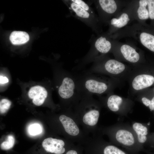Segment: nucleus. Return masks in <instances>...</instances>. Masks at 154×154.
<instances>
[{
	"label": "nucleus",
	"mask_w": 154,
	"mask_h": 154,
	"mask_svg": "<svg viewBox=\"0 0 154 154\" xmlns=\"http://www.w3.org/2000/svg\"><path fill=\"white\" fill-rule=\"evenodd\" d=\"M123 102V100L120 96L115 95L109 96L106 100V104L111 111L116 112L119 111Z\"/></svg>",
	"instance_id": "nucleus-12"
},
{
	"label": "nucleus",
	"mask_w": 154,
	"mask_h": 154,
	"mask_svg": "<svg viewBox=\"0 0 154 154\" xmlns=\"http://www.w3.org/2000/svg\"><path fill=\"white\" fill-rule=\"evenodd\" d=\"M94 47L96 50L97 51L105 54L108 53L110 50L111 44L105 37H101L96 40Z\"/></svg>",
	"instance_id": "nucleus-14"
},
{
	"label": "nucleus",
	"mask_w": 154,
	"mask_h": 154,
	"mask_svg": "<svg viewBox=\"0 0 154 154\" xmlns=\"http://www.w3.org/2000/svg\"><path fill=\"white\" fill-rule=\"evenodd\" d=\"M9 39L14 45H20L28 42L29 39V35L24 31H14L11 34Z\"/></svg>",
	"instance_id": "nucleus-13"
},
{
	"label": "nucleus",
	"mask_w": 154,
	"mask_h": 154,
	"mask_svg": "<svg viewBox=\"0 0 154 154\" xmlns=\"http://www.w3.org/2000/svg\"><path fill=\"white\" fill-rule=\"evenodd\" d=\"M151 100L146 97H143L141 99V101L146 106H149L151 102Z\"/></svg>",
	"instance_id": "nucleus-26"
},
{
	"label": "nucleus",
	"mask_w": 154,
	"mask_h": 154,
	"mask_svg": "<svg viewBox=\"0 0 154 154\" xmlns=\"http://www.w3.org/2000/svg\"></svg>",
	"instance_id": "nucleus-29"
},
{
	"label": "nucleus",
	"mask_w": 154,
	"mask_h": 154,
	"mask_svg": "<svg viewBox=\"0 0 154 154\" xmlns=\"http://www.w3.org/2000/svg\"><path fill=\"white\" fill-rule=\"evenodd\" d=\"M28 94L29 97L33 99V102L35 105L40 106L43 103L47 98L48 92L43 87L36 86L30 89Z\"/></svg>",
	"instance_id": "nucleus-7"
},
{
	"label": "nucleus",
	"mask_w": 154,
	"mask_h": 154,
	"mask_svg": "<svg viewBox=\"0 0 154 154\" xmlns=\"http://www.w3.org/2000/svg\"><path fill=\"white\" fill-rule=\"evenodd\" d=\"M147 1L149 17L151 19H154V0H148Z\"/></svg>",
	"instance_id": "nucleus-24"
},
{
	"label": "nucleus",
	"mask_w": 154,
	"mask_h": 154,
	"mask_svg": "<svg viewBox=\"0 0 154 154\" xmlns=\"http://www.w3.org/2000/svg\"><path fill=\"white\" fill-rule=\"evenodd\" d=\"M98 131L107 135L110 142L120 146L132 154H137L143 150L138 142L131 126L124 123H117L107 126L99 127Z\"/></svg>",
	"instance_id": "nucleus-2"
},
{
	"label": "nucleus",
	"mask_w": 154,
	"mask_h": 154,
	"mask_svg": "<svg viewBox=\"0 0 154 154\" xmlns=\"http://www.w3.org/2000/svg\"><path fill=\"white\" fill-rule=\"evenodd\" d=\"M146 143L154 145V132L149 135Z\"/></svg>",
	"instance_id": "nucleus-25"
},
{
	"label": "nucleus",
	"mask_w": 154,
	"mask_h": 154,
	"mask_svg": "<svg viewBox=\"0 0 154 154\" xmlns=\"http://www.w3.org/2000/svg\"><path fill=\"white\" fill-rule=\"evenodd\" d=\"M71 1L84 9L94 15L93 9L84 1L82 0H71Z\"/></svg>",
	"instance_id": "nucleus-22"
},
{
	"label": "nucleus",
	"mask_w": 154,
	"mask_h": 154,
	"mask_svg": "<svg viewBox=\"0 0 154 154\" xmlns=\"http://www.w3.org/2000/svg\"><path fill=\"white\" fill-rule=\"evenodd\" d=\"M99 132L89 136L83 146L84 154H129L105 141Z\"/></svg>",
	"instance_id": "nucleus-3"
},
{
	"label": "nucleus",
	"mask_w": 154,
	"mask_h": 154,
	"mask_svg": "<svg viewBox=\"0 0 154 154\" xmlns=\"http://www.w3.org/2000/svg\"><path fill=\"white\" fill-rule=\"evenodd\" d=\"M84 148L82 145L74 144L64 154H83Z\"/></svg>",
	"instance_id": "nucleus-20"
},
{
	"label": "nucleus",
	"mask_w": 154,
	"mask_h": 154,
	"mask_svg": "<svg viewBox=\"0 0 154 154\" xmlns=\"http://www.w3.org/2000/svg\"><path fill=\"white\" fill-rule=\"evenodd\" d=\"M130 19L126 13H122L119 19L114 18L111 21V24L117 28H121L126 25Z\"/></svg>",
	"instance_id": "nucleus-18"
},
{
	"label": "nucleus",
	"mask_w": 154,
	"mask_h": 154,
	"mask_svg": "<svg viewBox=\"0 0 154 154\" xmlns=\"http://www.w3.org/2000/svg\"><path fill=\"white\" fill-rule=\"evenodd\" d=\"M70 11L77 18L93 28L94 15L84 9L71 0L65 1Z\"/></svg>",
	"instance_id": "nucleus-6"
},
{
	"label": "nucleus",
	"mask_w": 154,
	"mask_h": 154,
	"mask_svg": "<svg viewBox=\"0 0 154 154\" xmlns=\"http://www.w3.org/2000/svg\"><path fill=\"white\" fill-rule=\"evenodd\" d=\"M74 144L67 139L49 137L43 140L42 145L45 151L50 154H64Z\"/></svg>",
	"instance_id": "nucleus-5"
},
{
	"label": "nucleus",
	"mask_w": 154,
	"mask_h": 154,
	"mask_svg": "<svg viewBox=\"0 0 154 154\" xmlns=\"http://www.w3.org/2000/svg\"><path fill=\"white\" fill-rule=\"evenodd\" d=\"M142 44L151 51L154 52V36L145 32L141 33L140 36Z\"/></svg>",
	"instance_id": "nucleus-15"
},
{
	"label": "nucleus",
	"mask_w": 154,
	"mask_h": 154,
	"mask_svg": "<svg viewBox=\"0 0 154 154\" xmlns=\"http://www.w3.org/2000/svg\"><path fill=\"white\" fill-rule=\"evenodd\" d=\"M121 52L127 60L133 63L137 62L139 60V56L135 50L127 44L122 45L121 47Z\"/></svg>",
	"instance_id": "nucleus-11"
},
{
	"label": "nucleus",
	"mask_w": 154,
	"mask_h": 154,
	"mask_svg": "<svg viewBox=\"0 0 154 154\" xmlns=\"http://www.w3.org/2000/svg\"><path fill=\"white\" fill-rule=\"evenodd\" d=\"M15 142L14 137L12 135H8L6 141L2 142L1 145V149L3 150H8L13 146Z\"/></svg>",
	"instance_id": "nucleus-19"
},
{
	"label": "nucleus",
	"mask_w": 154,
	"mask_h": 154,
	"mask_svg": "<svg viewBox=\"0 0 154 154\" xmlns=\"http://www.w3.org/2000/svg\"><path fill=\"white\" fill-rule=\"evenodd\" d=\"M125 68L123 64L114 59L107 60L104 65V70L107 72L114 74L121 73L124 71Z\"/></svg>",
	"instance_id": "nucleus-10"
},
{
	"label": "nucleus",
	"mask_w": 154,
	"mask_h": 154,
	"mask_svg": "<svg viewBox=\"0 0 154 154\" xmlns=\"http://www.w3.org/2000/svg\"><path fill=\"white\" fill-rule=\"evenodd\" d=\"M149 107L151 111L154 110V96L151 100L150 104Z\"/></svg>",
	"instance_id": "nucleus-28"
},
{
	"label": "nucleus",
	"mask_w": 154,
	"mask_h": 154,
	"mask_svg": "<svg viewBox=\"0 0 154 154\" xmlns=\"http://www.w3.org/2000/svg\"><path fill=\"white\" fill-rule=\"evenodd\" d=\"M11 102L9 100L5 99H3L0 102V113L3 114L6 113L10 108Z\"/></svg>",
	"instance_id": "nucleus-23"
},
{
	"label": "nucleus",
	"mask_w": 154,
	"mask_h": 154,
	"mask_svg": "<svg viewBox=\"0 0 154 154\" xmlns=\"http://www.w3.org/2000/svg\"><path fill=\"white\" fill-rule=\"evenodd\" d=\"M154 82V77L145 74L138 75L135 77L132 82V86L135 90H142L151 86Z\"/></svg>",
	"instance_id": "nucleus-9"
},
{
	"label": "nucleus",
	"mask_w": 154,
	"mask_h": 154,
	"mask_svg": "<svg viewBox=\"0 0 154 154\" xmlns=\"http://www.w3.org/2000/svg\"><path fill=\"white\" fill-rule=\"evenodd\" d=\"M9 82V80L6 77H3L0 76V83L1 84H3L7 83Z\"/></svg>",
	"instance_id": "nucleus-27"
},
{
	"label": "nucleus",
	"mask_w": 154,
	"mask_h": 154,
	"mask_svg": "<svg viewBox=\"0 0 154 154\" xmlns=\"http://www.w3.org/2000/svg\"><path fill=\"white\" fill-rule=\"evenodd\" d=\"M139 144L143 147L149 135L148 125L138 122H134L131 126Z\"/></svg>",
	"instance_id": "nucleus-8"
},
{
	"label": "nucleus",
	"mask_w": 154,
	"mask_h": 154,
	"mask_svg": "<svg viewBox=\"0 0 154 154\" xmlns=\"http://www.w3.org/2000/svg\"><path fill=\"white\" fill-rule=\"evenodd\" d=\"M139 6L137 11L139 18L141 20H145L149 17L148 11L146 9L147 5V1L141 0L139 2Z\"/></svg>",
	"instance_id": "nucleus-17"
},
{
	"label": "nucleus",
	"mask_w": 154,
	"mask_h": 154,
	"mask_svg": "<svg viewBox=\"0 0 154 154\" xmlns=\"http://www.w3.org/2000/svg\"><path fill=\"white\" fill-rule=\"evenodd\" d=\"M28 131L29 134L31 135H36L41 133L42 128L39 124L34 123L29 126Z\"/></svg>",
	"instance_id": "nucleus-21"
},
{
	"label": "nucleus",
	"mask_w": 154,
	"mask_h": 154,
	"mask_svg": "<svg viewBox=\"0 0 154 154\" xmlns=\"http://www.w3.org/2000/svg\"><path fill=\"white\" fill-rule=\"evenodd\" d=\"M76 75L82 96L84 95L100 94L107 91L108 87L107 84L99 80L93 73L84 71Z\"/></svg>",
	"instance_id": "nucleus-4"
},
{
	"label": "nucleus",
	"mask_w": 154,
	"mask_h": 154,
	"mask_svg": "<svg viewBox=\"0 0 154 154\" xmlns=\"http://www.w3.org/2000/svg\"><path fill=\"white\" fill-rule=\"evenodd\" d=\"M101 9L106 13L112 14L116 10L117 6L113 0H99L97 1Z\"/></svg>",
	"instance_id": "nucleus-16"
},
{
	"label": "nucleus",
	"mask_w": 154,
	"mask_h": 154,
	"mask_svg": "<svg viewBox=\"0 0 154 154\" xmlns=\"http://www.w3.org/2000/svg\"><path fill=\"white\" fill-rule=\"evenodd\" d=\"M100 105L93 96L82 95L73 110L77 122L84 133L89 135L98 132V123L100 115Z\"/></svg>",
	"instance_id": "nucleus-1"
}]
</instances>
